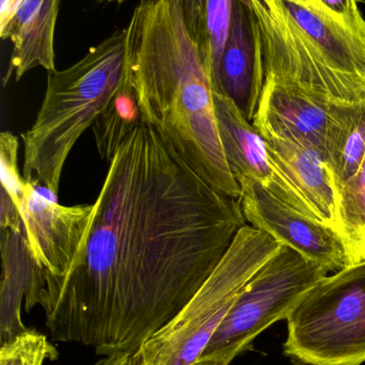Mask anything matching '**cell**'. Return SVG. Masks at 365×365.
I'll use <instances>...</instances> for the list:
<instances>
[{
    "label": "cell",
    "mask_w": 365,
    "mask_h": 365,
    "mask_svg": "<svg viewBox=\"0 0 365 365\" xmlns=\"http://www.w3.org/2000/svg\"><path fill=\"white\" fill-rule=\"evenodd\" d=\"M329 272L321 264L281 245L246 283L199 360L231 364L261 332L286 319L304 296Z\"/></svg>",
    "instance_id": "cell-7"
},
{
    "label": "cell",
    "mask_w": 365,
    "mask_h": 365,
    "mask_svg": "<svg viewBox=\"0 0 365 365\" xmlns=\"http://www.w3.org/2000/svg\"><path fill=\"white\" fill-rule=\"evenodd\" d=\"M248 225L234 199L141 121L109 162L91 222L66 277L42 287L54 340L99 356L139 351L175 319Z\"/></svg>",
    "instance_id": "cell-1"
},
{
    "label": "cell",
    "mask_w": 365,
    "mask_h": 365,
    "mask_svg": "<svg viewBox=\"0 0 365 365\" xmlns=\"http://www.w3.org/2000/svg\"><path fill=\"white\" fill-rule=\"evenodd\" d=\"M128 74L141 121L216 190L239 200L221 143L214 83L180 0H141L128 27Z\"/></svg>",
    "instance_id": "cell-2"
},
{
    "label": "cell",
    "mask_w": 365,
    "mask_h": 365,
    "mask_svg": "<svg viewBox=\"0 0 365 365\" xmlns=\"http://www.w3.org/2000/svg\"><path fill=\"white\" fill-rule=\"evenodd\" d=\"M286 321L283 351L294 364H365V259L328 274Z\"/></svg>",
    "instance_id": "cell-6"
},
{
    "label": "cell",
    "mask_w": 365,
    "mask_h": 365,
    "mask_svg": "<svg viewBox=\"0 0 365 365\" xmlns=\"http://www.w3.org/2000/svg\"><path fill=\"white\" fill-rule=\"evenodd\" d=\"M101 2H118V4H121L124 0H99Z\"/></svg>",
    "instance_id": "cell-25"
},
{
    "label": "cell",
    "mask_w": 365,
    "mask_h": 365,
    "mask_svg": "<svg viewBox=\"0 0 365 365\" xmlns=\"http://www.w3.org/2000/svg\"><path fill=\"white\" fill-rule=\"evenodd\" d=\"M281 245L246 225L194 297L139 349L143 365H192L257 270Z\"/></svg>",
    "instance_id": "cell-5"
},
{
    "label": "cell",
    "mask_w": 365,
    "mask_h": 365,
    "mask_svg": "<svg viewBox=\"0 0 365 365\" xmlns=\"http://www.w3.org/2000/svg\"><path fill=\"white\" fill-rule=\"evenodd\" d=\"M61 0H21L12 17L0 29L2 40H10L13 49L10 68L4 77L8 83L13 73L19 81L32 68L56 72L55 29Z\"/></svg>",
    "instance_id": "cell-14"
},
{
    "label": "cell",
    "mask_w": 365,
    "mask_h": 365,
    "mask_svg": "<svg viewBox=\"0 0 365 365\" xmlns=\"http://www.w3.org/2000/svg\"><path fill=\"white\" fill-rule=\"evenodd\" d=\"M90 365H143V361L139 351H128L106 356Z\"/></svg>",
    "instance_id": "cell-22"
},
{
    "label": "cell",
    "mask_w": 365,
    "mask_h": 365,
    "mask_svg": "<svg viewBox=\"0 0 365 365\" xmlns=\"http://www.w3.org/2000/svg\"><path fill=\"white\" fill-rule=\"evenodd\" d=\"M1 253L0 341L4 343L28 329L21 321V302L34 287L38 270L24 229L19 232L1 229Z\"/></svg>",
    "instance_id": "cell-15"
},
{
    "label": "cell",
    "mask_w": 365,
    "mask_h": 365,
    "mask_svg": "<svg viewBox=\"0 0 365 365\" xmlns=\"http://www.w3.org/2000/svg\"><path fill=\"white\" fill-rule=\"evenodd\" d=\"M265 141L272 169L296 195L306 216L339 234L336 190L326 160L297 143L274 139Z\"/></svg>",
    "instance_id": "cell-13"
},
{
    "label": "cell",
    "mask_w": 365,
    "mask_h": 365,
    "mask_svg": "<svg viewBox=\"0 0 365 365\" xmlns=\"http://www.w3.org/2000/svg\"><path fill=\"white\" fill-rule=\"evenodd\" d=\"M238 184L240 206L251 227L330 272L351 265L346 246L334 229L298 212L255 180L244 179Z\"/></svg>",
    "instance_id": "cell-9"
},
{
    "label": "cell",
    "mask_w": 365,
    "mask_h": 365,
    "mask_svg": "<svg viewBox=\"0 0 365 365\" xmlns=\"http://www.w3.org/2000/svg\"><path fill=\"white\" fill-rule=\"evenodd\" d=\"M365 160V102L351 105L334 128L328 150V166L334 187L354 177Z\"/></svg>",
    "instance_id": "cell-17"
},
{
    "label": "cell",
    "mask_w": 365,
    "mask_h": 365,
    "mask_svg": "<svg viewBox=\"0 0 365 365\" xmlns=\"http://www.w3.org/2000/svg\"><path fill=\"white\" fill-rule=\"evenodd\" d=\"M17 208L38 270L34 287L25 297L27 304L42 287L61 280L68 274L91 222L94 204L61 205L57 195L26 181Z\"/></svg>",
    "instance_id": "cell-8"
},
{
    "label": "cell",
    "mask_w": 365,
    "mask_h": 365,
    "mask_svg": "<svg viewBox=\"0 0 365 365\" xmlns=\"http://www.w3.org/2000/svg\"><path fill=\"white\" fill-rule=\"evenodd\" d=\"M351 105L323 102L265 79L252 124L265 140L297 143L319 153L328 164V150L336 122Z\"/></svg>",
    "instance_id": "cell-10"
},
{
    "label": "cell",
    "mask_w": 365,
    "mask_h": 365,
    "mask_svg": "<svg viewBox=\"0 0 365 365\" xmlns=\"http://www.w3.org/2000/svg\"><path fill=\"white\" fill-rule=\"evenodd\" d=\"M141 122V110L128 74L124 85L91 126L100 158L111 162L126 137Z\"/></svg>",
    "instance_id": "cell-18"
},
{
    "label": "cell",
    "mask_w": 365,
    "mask_h": 365,
    "mask_svg": "<svg viewBox=\"0 0 365 365\" xmlns=\"http://www.w3.org/2000/svg\"><path fill=\"white\" fill-rule=\"evenodd\" d=\"M265 79L336 105L365 102V34L321 0H246Z\"/></svg>",
    "instance_id": "cell-3"
},
{
    "label": "cell",
    "mask_w": 365,
    "mask_h": 365,
    "mask_svg": "<svg viewBox=\"0 0 365 365\" xmlns=\"http://www.w3.org/2000/svg\"><path fill=\"white\" fill-rule=\"evenodd\" d=\"M21 0H0V29L8 24Z\"/></svg>",
    "instance_id": "cell-23"
},
{
    "label": "cell",
    "mask_w": 365,
    "mask_h": 365,
    "mask_svg": "<svg viewBox=\"0 0 365 365\" xmlns=\"http://www.w3.org/2000/svg\"><path fill=\"white\" fill-rule=\"evenodd\" d=\"M128 78V31L114 32L66 70L49 73L36 120L21 135V175L58 195L66 158Z\"/></svg>",
    "instance_id": "cell-4"
},
{
    "label": "cell",
    "mask_w": 365,
    "mask_h": 365,
    "mask_svg": "<svg viewBox=\"0 0 365 365\" xmlns=\"http://www.w3.org/2000/svg\"><path fill=\"white\" fill-rule=\"evenodd\" d=\"M338 232L351 265L365 259V160L349 181L336 188Z\"/></svg>",
    "instance_id": "cell-19"
},
{
    "label": "cell",
    "mask_w": 365,
    "mask_h": 365,
    "mask_svg": "<svg viewBox=\"0 0 365 365\" xmlns=\"http://www.w3.org/2000/svg\"><path fill=\"white\" fill-rule=\"evenodd\" d=\"M192 365H229V364L225 361H220V360H197Z\"/></svg>",
    "instance_id": "cell-24"
},
{
    "label": "cell",
    "mask_w": 365,
    "mask_h": 365,
    "mask_svg": "<svg viewBox=\"0 0 365 365\" xmlns=\"http://www.w3.org/2000/svg\"><path fill=\"white\" fill-rule=\"evenodd\" d=\"M189 36L209 70L219 91L220 64L231 26L234 0H180Z\"/></svg>",
    "instance_id": "cell-16"
},
{
    "label": "cell",
    "mask_w": 365,
    "mask_h": 365,
    "mask_svg": "<svg viewBox=\"0 0 365 365\" xmlns=\"http://www.w3.org/2000/svg\"><path fill=\"white\" fill-rule=\"evenodd\" d=\"M57 357L46 336L29 328L0 346V365H43L45 360Z\"/></svg>",
    "instance_id": "cell-20"
},
{
    "label": "cell",
    "mask_w": 365,
    "mask_h": 365,
    "mask_svg": "<svg viewBox=\"0 0 365 365\" xmlns=\"http://www.w3.org/2000/svg\"><path fill=\"white\" fill-rule=\"evenodd\" d=\"M264 83L265 70L256 17L246 0H234L216 92L229 96L252 122Z\"/></svg>",
    "instance_id": "cell-11"
},
{
    "label": "cell",
    "mask_w": 365,
    "mask_h": 365,
    "mask_svg": "<svg viewBox=\"0 0 365 365\" xmlns=\"http://www.w3.org/2000/svg\"><path fill=\"white\" fill-rule=\"evenodd\" d=\"M214 98L221 143L236 181L255 180L279 199L304 214L296 195L272 169L261 133L246 119L229 96L214 92Z\"/></svg>",
    "instance_id": "cell-12"
},
{
    "label": "cell",
    "mask_w": 365,
    "mask_h": 365,
    "mask_svg": "<svg viewBox=\"0 0 365 365\" xmlns=\"http://www.w3.org/2000/svg\"><path fill=\"white\" fill-rule=\"evenodd\" d=\"M19 139L10 132H2L0 135V177L1 191L6 192L14 202L19 204L25 187L26 180L19 175L17 154H19Z\"/></svg>",
    "instance_id": "cell-21"
}]
</instances>
